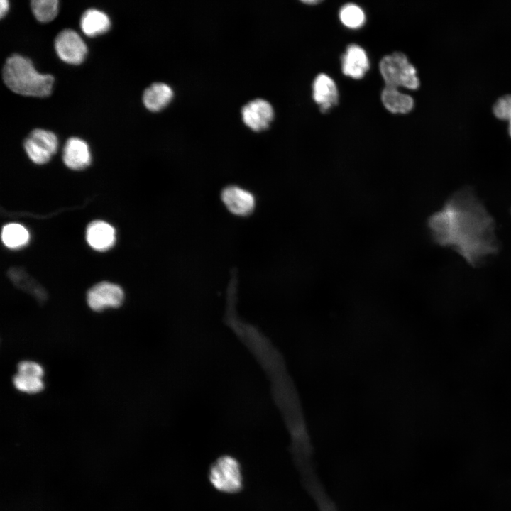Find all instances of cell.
Segmentation results:
<instances>
[{
    "label": "cell",
    "instance_id": "cell-1",
    "mask_svg": "<svg viewBox=\"0 0 511 511\" xmlns=\"http://www.w3.org/2000/svg\"><path fill=\"white\" fill-rule=\"evenodd\" d=\"M428 224L437 244L451 248L473 267L499 250L494 219L470 187L454 193Z\"/></svg>",
    "mask_w": 511,
    "mask_h": 511
},
{
    "label": "cell",
    "instance_id": "cell-2",
    "mask_svg": "<svg viewBox=\"0 0 511 511\" xmlns=\"http://www.w3.org/2000/svg\"><path fill=\"white\" fill-rule=\"evenodd\" d=\"M2 77L9 89L24 96L47 97L52 92L54 83L51 75L38 72L30 59L18 54L7 58Z\"/></svg>",
    "mask_w": 511,
    "mask_h": 511
},
{
    "label": "cell",
    "instance_id": "cell-3",
    "mask_svg": "<svg viewBox=\"0 0 511 511\" xmlns=\"http://www.w3.org/2000/svg\"><path fill=\"white\" fill-rule=\"evenodd\" d=\"M380 71L386 87L415 89L419 86L414 67L402 53L395 52L383 57Z\"/></svg>",
    "mask_w": 511,
    "mask_h": 511
},
{
    "label": "cell",
    "instance_id": "cell-4",
    "mask_svg": "<svg viewBox=\"0 0 511 511\" xmlns=\"http://www.w3.org/2000/svg\"><path fill=\"white\" fill-rule=\"evenodd\" d=\"M209 478L214 488L224 493H236L243 488L241 466L229 455L219 457L212 463Z\"/></svg>",
    "mask_w": 511,
    "mask_h": 511
},
{
    "label": "cell",
    "instance_id": "cell-5",
    "mask_svg": "<svg viewBox=\"0 0 511 511\" xmlns=\"http://www.w3.org/2000/svg\"><path fill=\"white\" fill-rule=\"evenodd\" d=\"M23 145L29 158L34 163L43 165L48 163L56 153L58 141L53 132L37 128L30 133Z\"/></svg>",
    "mask_w": 511,
    "mask_h": 511
},
{
    "label": "cell",
    "instance_id": "cell-6",
    "mask_svg": "<svg viewBox=\"0 0 511 511\" xmlns=\"http://www.w3.org/2000/svg\"><path fill=\"white\" fill-rule=\"evenodd\" d=\"M124 301V292L118 285L109 282H101L92 287L87 293V302L94 312H102L106 309H115L121 306Z\"/></svg>",
    "mask_w": 511,
    "mask_h": 511
},
{
    "label": "cell",
    "instance_id": "cell-7",
    "mask_svg": "<svg viewBox=\"0 0 511 511\" xmlns=\"http://www.w3.org/2000/svg\"><path fill=\"white\" fill-rule=\"evenodd\" d=\"M55 48L59 57L72 65H79L85 59L87 48L79 35L72 29H65L55 40Z\"/></svg>",
    "mask_w": 511,
    "mask_h": 511
},
{
    "label": "cell",
    "instance_id": "cell-8",
    "mask_svg": "<svg viewBox=\"0 0 511 511\" xmlns=\"http://www.w3.org/2000/svg\"><path fill=\"white\" fill-rule=\"evenodd\" d=\"M43 366L33 361H22L17 365V373L13 377L16 390L28 394L41 392L45 388Z\"/></svg>",
    "mask_w": 511,
    "mask_h": 511
},
{
    "label": "cell",
    "instance_id": "cell-9",
    "mask_svg": "<svg viewBox=\"0 0 511 511\" xmlns=\"http://www.w3.org/2000/svg\"><path fill=\"white\" fill-rule=\"evenodd\" d=\"M244 123L254 131L266 129L274 117L271 104L263 99L249 101L241 109Z\"/></svg>",
    "mask_w": 511,
    "mask_h": 511
},
{
    "label": "cell",
    "instance_id": "cell-10",
    "mask_svg": "<svg viewBox=\"0 0 511 511\" xmlns=\"http://www.w3.org/2000/svg\"><path fill=\"white\" fill-rule=\"evenodd\" d=\"M221 200L227 209L237 216L250 214L256 205L255 197L251 192L235 185L223 189Z\"/></svg>",
    "mask_w": 511,
    "mask_h": 511
},
{
    "label": "cell",
    "instance_id": "cell-11",
    "mask_svg": "<svg viewBox=\"0 0 511 511\" xmlns=\"http://www.w3.org/2000/svg\"><path fill=\"white\" fill-rule=\"evenodd\" d=\"M63 162L71 170H81L91 163V153L87 143L77 137L70 138L63 148Z\"/></svg>",
    "mask_w": 511,
    "mask_h": 511
},
{
    "label": "cell",
    "instance_id": "cell-12",
    "mask_svg": "<svg viewBox=\"0 0 511 511\" xmlns=\"http://www.w3.org/2000/svg\"><path fill=\"white\" fill-rule=\"evenodd\" d=\"M86 239L93 249L105 251L114 245L116 231L112 226L104 221H94L87 228Z\"/></svg>",
    "mask_w": 511,
    "mask_h": 511
},
{
    "label": "cell",
    "instance_id": "cell-13",
    "mask_svg": "<svg viewBox=\"0 0 511 511\" xmlns=\"http://www.w3.org/2000/svg\"><path fill=\"white\" fill-rule=\"evenodd\" d=\"M341 61L343 73L354 79L362 78L369 69V61L366 52L355 44L347 48Z\"/></svg>",
    "mask_w": 511,
    "mask_h": 511
},
{
    "label": "cell",
    "instance_id": "cell-14",
    "mask_svg": "<svg viewBox=\"0 0 511 511\" xmlns=\"http://www.w3.org/2000/svg\"><path fill=\"white\" fill-rule=\"evenodd\" d=\"M313 98L322 113L338 103V90L334 80L325 74L319 75L313 83Z\"/></svg>",
    "mask_w": 511,
    "mask_h": 511
},
{
    "label": "cell",
    "instance_id": "cell-15",
    "mask_svg": "<svg viewBox=\"0 0 511 511\" xmlns=\"http://www.w3.org/2000/svg\"><path fill=\"white\" fill-rule=\"evenodd\" d=\"M173 97L172 88L161 82L151 84L143 92V101L146 109L151 111H159L166 107Z\"/></svg>",
    "mask_w": 511,
    "mask_h": 511
},
{
    "label": "cell",
    "instance_id": "cell-16",
    "mask_svg": "<svg viewBox=\"0 0 511 511\" xmlns=\"http://www.w3.org/2000/svg\"><path fill=\"white\" fill-rule=\"evenodd\" d=\"M110 26L111 21L107 14L96 9H87L81 17V29L89 37L101 35L107 32Z\"/></svg>",
    "mask_w": 511,
    "mask_h": 511
},
{
    "label": "cell",
    "instance_id": "cell-17",
    "mask_svg": "<svg viewBox=\"0 0 511 511\" xmlns=\"http://www.w3.org/2000/svg\"><path fill=\"white\" fill-rule=\"evenodd\" d=\"M381 99L385 107L392 113L406 114L414 106L410 96L400 93L397 88L386 86L382 92Z\"/></svg>",
    "mask_w": 511,
    "mask_h": 511
},
{
    "label": "cell",
    "instance_id": "cell-18",
    "mask_svg": "<svg viewBox=\"0 0 511 511\" xmlns=\"http://www.w3.org/2000/svg\"><path fill=\"white\" fill-rule=\"evenodd\" d=\"M29 238L28 230L19 224H8L2 229L1 239L9 248L18 249L23 247L28 243Z\"/></svg>",
    "mask_w": 511,
    "mask_h": 511
},
{
    "label": "cell",
    "instance_id": "cell-19",
    "mask_svg": "<svg viewBox=\"0 0 511 511\" xmlns=\"http://www.w3.org/2000/svg\"><path fill=\"white\" fill-rule=\"evenodd\" d=\"M9 274L10 278L18 287L28 291L40 302L45 300L46 293L45 290L38 284L35 283L34 280L28 278L25 272L18 269H11Z\"/></svg>",
    "mask_w": 511,
    "mask_h": 511
},
{
    "label": "cell",
    "instance_id": "cell-20",
    "mask_svg": "<svg viewBox=\"0 0 511 511\" xmlns=\"http://www.w3.org/2000/svg\"><path fill=\"white\" fill-rule=\"evenodd\" d=\"M32 11L36 19L43 23L53 20L57 14L58 1L33 0L31 3Z\"/></svg>",
    "mask_w": 511,
    "mask_h": 511
},
{
    "label": "cell",
    "instance_id": "cell-21",
    "mask_svg": "<svg viewBox=\"0 0 511 511\" xmlns=\"http://www.w3.org/2000/svg\"><path fill=\"white\" fill-rule=\"evenodd\" d=\"M339 17L342 23L351 28H360L365 22L364 12L353 4L344 6L340 10Z\"/></svg>",
    "mask_w": 511,
    "mask_h": 511
},
{
    "label": "cell",
    "instance_id": "cell-22",
    "mask_svg": "<svg viewBox=\"0 0 511 511\" xmlns=\"http://www.w3.org/2000/svg\"><path fill=\"white\" fill-rule=\"evenodd\" d=\"M493 111L498 118L511 121V95L499 99L494 105Z\"/></svg>",
    "mask_w": 511,
    "mask_h": 511
},
{
    "label": "cell",
    "instance_id": "cell-23",
    "mask_svg": "<svg viewBox=\"0 0 511 511\" xmlns=\"http://www.w3.org/2000/svg\"><path fill=\"white\" fill-rule=\"evenodd\" d=\"M0 16L1 18H3L9 11V1L6 0H1L0 2Z\"/></svg>",
    "mask_w": 511,
    "mask_h": 511
},
{
    "label": "cell",
    "instance_id": "cell-24",
    "mask_svg": "<svg viewBox=\"0 0 511 511\" xmlns=\"http://www.w3.org/2000/svg\"><path fill=\"white\" fill-rule=\"evenodd\" d=\"M302 2L305 3V4H319L321 1L313 0V1H303Z\"/></svg>",
    "mask_w": 511,
    "mask_h": 511
},
{
    "label": "cell",
    "instance_id": "cell-25",
    "mask_svg": "<svg viewBox=\"0 0 511 511\" xmlns=\"http://www.w3.org/2000/svg\"><path fill=\"white\" fill-rule=\"evenodd\" d=\"M509 132H510V135L511 136V121H510Z\"/></svg>",
    "mask_w": 511,
    "mask_h": 511
}]
</instances>
